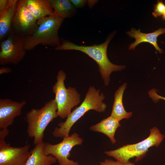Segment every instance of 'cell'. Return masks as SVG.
<instances>
[{"instance_id": "cell-12", "label": "cell", "mask_w": 165, "mask_h": 165, "mask_svg": "<svg viewBox=\"0 0 165 165\" xmlns=\"http://www.w3.org/2000/svg\"><path fill=\"white\" fill-rule=\"evenodd\" d=\"M127 33L130 37L134 38L135 39V41L129 46V50H134L138 44L146 42L152 45L160 53H162L163 52V50L158 46L157 41V38L159 36L165 33V28H160L153 32L148 33H142L140 29L136 30L134 28H132Z\"/></svg>"}, {"instance_id": "cell-3", "label": "cell", "mask_w": 165, "mask_h": 165, "mask_svg": "<svg viewBox=\"0 0 165 165\" xmlns=\"http://www.w3.org/2000/svg\"><path fill=\"white\" fill-rule=\"evenodd\" d=\"M64 20L54 15L37 20L36 30L31 35L24 38L25 50H31L39 44L55 47L60 45L61 42L58 32Z\"/></svg>"}, {"instance_id": "cell-14", "label": "cell", "mask_w": 165, "mask_h": 165, "mask_svg": "<svg viewBox=\"0 0 165 165\" xmlns=\"http://www.w3.org/2000/svg\"><path fill=\"white\" fill-rule=\"evenodd\" d=\"M26 2L29 10L37 20L55 15L49 0H26Z\"/></svg>"}, {"instance_id": "cell-25", "label": "cell", "mask_w": 165, "mask_h": 165, "mask_svg": "<svg viewBox=\"0 0 165 165\" xmlns=\"http://www.w3.org/2000/svg\"><path fill=\"white\" fill-rule=\"evenodd\" d=\"M98 1L97 0H87V3L88 6L90 8H92L96 3Z\"/></svg>"}, {"instance_id": "cell-19", "label": "cell", "mask_w": 165, "mask_h": 165, "mask_svg": "<svg viewBox=\"0 0 165 165\" xmlns=\"http://www.w3.org/2000/svg\"><path fill=\"white\" fill-rule=\"evenodd\" d=\"M152 14L156 18H157L163 14L165 12V4L162 0H157V3L154 4Z\"/></svg>"}, {"instance_id": "cell-21", "label": "cell", "mask_w": 165, "mask_h": 165, "mask_svg": "<svg viewBox=\"0 0 165 165\" xmlns=\"http://www.w3.org/2000/svg\"><path fill=\"white\" fill-rule=\"evenodd\" d=\"M149 97L151 98L154 102L156 103L159 101L160 99L165 101V97L158 95L156 92V90L152 89L148 92Z\"/></svg>"}, {"instance_id": "cell-24", "label": "cell", "mask_w": 165, "mask_h": 165, "mask_svg": "<svg viewBox=\"0 0 165 165\" xmlns=\"http://www.w3.org/2000/svg\"><path fill=\"white\" fill-rule=\"evenodd\" d=\"M12 71L11 68L8 67H2L0 69V75L5 73H9Z\"/></svg>"}, {"instance_id": "cell-5", "label": "cell", "mask_w": 165, "mask_h": 165, "mask_svg": "<svg viewBox=\"0 0 165 165\" xmlns=\"http://www.w3.org/2000/svg\"><path fill=\"white\" fill-rule=\"evenodd\" d=\"M149 136L145 139L136 144H127L116 149L106 151L105 153L123 163L130 161L135 158V162L141 160L145 156L151 147H158L164 139V136L154 127L150 130Z\"/></svg>"}, {"instance_id": "cell-10", "label": "cell", "mask_w": 165, "mask_h": 165, "mask_svg": "<svg viewBox=\"0 0 165 165\" xmlns=\"http://www.w3.org/2000/svg\"><path fill=\"white\" fill-rule=\"evenodd\" d=\"M26 101L20 102L9 99H0V137L5 138L8 134V127L12 125L15 119L21 115Z\"/></svg>"}, {"instance_id": "cell-4", "label": "cell", "mask_w": 165, "mask_h": 165, "mask_svg": "<svg viewBox=\"0 0 165 165\" xmlns=\"http://www.w3.org/2000/svg\"><path fill=\"white\" fill-rule=\"evenodd\" d=\"M57 107L55 99L46 102L39 109L33 108L27 112L26 121L28 124V137L34 138L33 144L36 145L43 141L44 132L49 124L58 116Z\"/></svg>"}, {"instance_id": "cell-15", "label": "cell", "mask_w": 165, "mask_h": 165, "mask_svg": "<svg viewBox=\"0 0 165 165\" xmlns=\"http://www.w3.org/2000/svg\"><path fill=\"white\" fill-rule=\"evenodd\" d=\"M45 142L43 141L35 145L30 151L31 155L25 165H52L57 160L51 155H46L43 151Z\"/></svg>"}, {"instance_id": "cell-26", "label": "cell", "mask_w": 165, "mask_h": 165, "mask_svg": "<svg viewBox=\"0 0 165 165\" xmlns=\"http://www.w3.org/2000/svg\"><path fill=\"white\" fill-rule=\"evenodd\" d=\"M162 19L163 20H165V12L162 16Z\"/></svg>"}, {"instance_id": "cell-11", "label": "cell", "mask_w": 165, "mask_h": 165, "mask_svg": "<svg viewBox=\"0 0 165 165\" xmlns=\"http://www.w3.org/2000/svg\"><path fill=\"white\" fill-rule=\"evenodd\" d=\"M29 147H12L0 138V165H25L31 155Z\"/></svg>"}, {"instance_id": "cell-18", "label": "cell", "mask_w": 165, "mask_h": 165, "mask_svg": "<svg viewBox=\"0 0 165 165\" xmlns=\"http://www.w3.org/2000/svg\"><path fill=\"white\" fill-rule=\"evenodd\" d=\"M55 15L64 19L73 16L75 12V7L69 0H49Z\"/></svg>"}, {"instance_id": "cell-22", "label": "cell", "mask_w": 165, "mask_h": 165, "mask_svg": "<svg viewBox=\"0 0 165 165\" xmlns=\"http://www.w3.org/2000/svg\"><path fill=\"white\" fill-rule=\"evenodd\" d=\"M75 8H80L84 7L87 3L86 0H70Z\"/></svg>"}, {"instance_id": "cell-16", "label": "cell", "mask_w": 165, "mask_h": 165, "mask_svg": "<svg viewBox=\"0 0 165 165\" xmlns=\"http://www.w3.org/2000/svg\"><path fill=\"white\" fill-rule=\"evenodd\" d=\"M18 0H9L6 10L0 14V40L1 41L8 34L12 28V24Z\"/></svg>"}, {"instance_id": "cell-20", "label": "cell", "mask_w": 165, "mask_h": 165, "mask_svg": "<svg viewBox=\"0 0 165 165\" xmlns=\"http://www.w3.org/2000/svg\"><path fill=\"white\" fill-rule=\"evenodd\" d=\"M100 165H135L130 161L125 163H123L118 161H114L111 159H106L100 163Z\"/></svg>"}, {"instance_id": "cell-8", "label": "cell", "mask_w": 165, "mask_h": 165, "mask_svg": "<svg viewBox=\"0 0 165 165\" xmlns=\"http://www.w3.org/2000/svg\"><path fill=\"white\" fill-rule=\"evenodd\" d=\"M38 27L37 20L29 10L26 0H18L11 31L15 35L24 38L31 35Z\"/></svg>"}, {"instance_id": "cell-13", "label": "cell", "mask_w": 165, "mask_h": 165, "mask_svg": "<svg viewBox=\"0 0 165 165\" xmlns=\"http://www.w3.org/2000/svg\"><path fill=\"white\" fill-rule=\"evenodd\" d=\"M118 119L110 116L102 120L97 123L90 127L91 131L102 133L107 136L112 144H115L116 141L115 135L117 129L121 126Z\"/></svg>"}, {"instance_id": "cell-2", "label": "cell", "mask_w": 165, "mask_h": 165, "mask_svg": "<svg viewBox=\"0 0 165 165\" xmlns=\"http://www.w3.org/2000/svg\"><path fill=\"white\" fill-rule=\"evenodd\" d=\"M100 90L93 86L89 87L84 100L80 105L71 112L64 122L58 124L52 132L55 137L63 138L69 136V133L73 125L85 114L93 110L100 112H104L107 108L103 101L105 96L103 93L100 94Z\"/></svg>"}, {"instance_id": "cell-6", "label": "cell", "mask_w": 165, "mask_h": 165, "mask_svg": "<svg viewBox=\"0 0 165 165\" xmlns=\"http://www.w3.org/2000/svg\"><path fill=\"white\" fill-rule=\"evenodd\" d=\"M66 77L64 71L59 70L57 76V82L52 87L57 107V115L62 119L67 118L72 109L80 102V94L75 88L66 87L64 82Z\"/></svg>"}, {"instance_id": "cell-23", "label": "cell", "mask_w": 165, "mask_h": 165, "mask_svg": "<svg viewBox=\"0 0 165 165\" xmlns=\"http://www.w3.org/2000/svg\"><path fill=\"white\" fill-rule=\"evenodd\" d=\"M9 0H0V14L4 12L7 9Z\"/></svg>"}, {"instance_id": "cell-7", "label": "cell", "mask_w": 165, "mask_h": 165, "mask_svg": "<svg viewBox=\"0 0 165 165\" xmlns=\"http://www.w3.org/2000/svg\"><path fill=\"white\" fill-rule=\"evenodd\" d=\"M83 139L76 133L70 136L64 137L61 142L52 144L45 143L43 151L46 155H51L55 157L59 165H78V163L68 158L70 156V151L75 145H80L83 142Z\"/></svg>"}, {"instance_id": "cell-17", "label": "cell", "mask_w": 165, "mask_h": 165, "mask_svg": "<svg viewBox=\"0 0 165 165\" xmlns=\"http://www.w3.org/2000/svg\"><path fill=\"white\" fill-rule=\"evenodd\" d=\"M127 86L125 82L120 86L114 94V100L111 116L119 121L124 119H128L131 117L132 112H127L125 110L123 103L124 92Z\"/></svg>"}, {"instance_id": "cell-1", "label": "cell", "mask_w": 165, "mask_h": 165, "mask_svg": "<svg viewBox=\"0 0 165 165\" xmlns=\"http://www.w3.org/2000/svg\"><path fill=\"white\" fill-rule=\"evenodd\" d=\"M116 33L115 31L111 33L102 44L90 46L78 45L68 40L62 39L60 45L55 47V49L58 50H78L86 54L97 64L104 84L107 86L110 81L111 74L114 71H121L125 67L124 65H117L112 63L107 56L108 46Z\"/></svg>"}, {"instance_id": "cell-9", "label": "cell", "mask_w": 165, "mask_h": 165, "mask_svg": "<svg viewBox=\"0 0 165 165\" xmlns=\"http://www.w3.org/2000/svg\"><path fill=\"white\" fill-rule=\"evenodd\" d=\"M24 38L15 35L11 30L7 38L2 42L0 52V65H16L24 58L26 50Z\"/></svg>"}]
</instances>
